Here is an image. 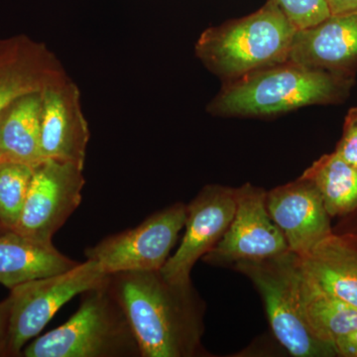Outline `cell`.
<instances>
[{
  "instance_id": "obj_1",
  "label": "cell",
  "mask_w": 357,
  "mask_h": 357,
  "mask_svg": "<svg viewBox=\"0 0 357 357\" xmlns=\"http://www.w3.org/2000/svg\"><path fill=\"white\" fill-rule=\"evenodd\" d=\"M139 347L141 357H206V304L192 281L168 280L161 270L107 276Z\"/></svg>"
},
{
  "instance_id": "obj_2",
  "label": "cell",
  "mask_w": 357,
  "mask_h": 357,
  "mask_svg": "<svg viewBox=\"0 0 357 357\" xmlns=\"http://www.w3.org/2000/svg\"><path fill=\"white\" fill-rule=\"evenodd\" d=\"M351 77L286 61L225 82L206 112L222 117H269L342 102Z\"/></svg>"
},
{
  "instance_id": "obj_3",
  "label": "cell",
  "mask_w": 357,
  "mask_h": 357,
  "mask_svg": "<svg viewBox=\"0 0 357 357\" xmlns=\"http://www.w3.org/2000/svg\"><path fill=\"white\" fill-rule=\"evenodd\" d=\"M297 28L274 0L256 13L210 27L196 43L197 57L223 82L289 60Z\"/></svg>"
},
{
  "instance_id": "obj_4",
  "label": "cell",
  "mask_w": 357,
  "mask_h": 357,
  "mask_svg": "<svg viewBox=\"0 0 357 357\" xmlns=\"http://www.w3.org/2000/svg\"><path fill=\"white\" fill-rule=\"evenodd\" d=\"M74 316L23 349L25 357H141L139 347L107 277L81 294Z\"/></svg>"
},
{
  "instance_id": "obj_5",
  "label": "cell",
  "mask_w": 357,
  "mask_h": 357,
  "mask_svg": "<svg viewBox=\"0 0 357 357\" xmlns=\"http://www.w3.org/2000/svg\"><path fill=\"white\" fill-rule=\"evenodd\" d=\"M231 268L248 277L260 294L272 333L291 356H337L335 347L319 340L305 319L300 256L288 250L258 261H239Z\"/></svg>"
},
{
  "instance_id": "obj_6",
  "label": "cell",
  "mask_w": 357,
  "mask_h": 357,
  "mask_svg": "<svg viewBox=\"0 0 357 357\" xmlns=\"http://www.w3.org/2000/svg\"><path fill=\"white\" fill-rule=\"evenodd\" d=\"M105 277L98 262L86 259L63 273L26 282L10 290L7 356H20L61 307Z\"/></svg>"
},
{
  "instance_id": "obj_7",
  "label": "cell",
  "mask_w": 357,
  "mask_h": 357,
  "mask_svg": "<svg viewBox=\"0 0 357 357\" xmlns=\"http://www.w3.org/2000/svg\"><path fill=\"white\" fill-rule=\"evenodd\" d=\"M187 204L175 203L156 211L134 229L103 239L84 251L107 275L161 270L184 229Z\"/></svg>"
},
{
  "instance_id": "obj_8",
  "label": "cell",
  "mask_w": 357,
  "mask_h": 357,
  "mask_svg": "<svg viewBox=\"0 0 357 357\" xmlns=\"http://www.w3.org/2000/svg\"><path fill=\"white\" fill-rule=\"evenodd\" d=\"M84 169L56 160L34 167L20 222L13 231L50 245L53 236L79 208L84 183Z\"/></svg>"
},
{
  "instance_id": "obj_9",
  "label": "cell",
  "mask_w": 357,
  "mask_h": 357,
  "mask_svg": "<svg viewBox=\"0 0 357 357\" xmlns=\"http://www.w3.org/2000/svg\"><path fill=\"white\" fill-rule=\"evenodd\" d=\"M236 208L225 236L204 255V263L217 267L239 261H258L290 250L266 206L267 192L246 183L236 188Z\"/></svg>"
},
{
  "instance_id": "obj_10",
  "label": "cell",
  "mask_w": 357,
  "mask_h": 357,
  "mask_svg": "<svg viewBox=\"0 0 357 357\" xmlns=\"http://www.w3.org/2000/svg\"><path fill=\"white\" fill-rule=\"evenodd\" d=\"M236 188L208 185L187 204L182 243L161 269L168 280L192 281V268L217 246L229 229L236 213Z\"/></svg>"
},
{
  "instance_id": "obj_11",
  "label": "cell",
  "mask_w": 357,
  "mask_h": 357,
  "mask_svg": "<svg viewBox=\"0 0 357 357\" xmlns=\"http://www.w3.org/2000/svg\"><path fill=\"white\" fill-rule=\"evenodd\" d=\"M41 153L84 168L89 141L88 121L82 109L81 91L66 75L41 91Z\"/></svg>"
},
{
  "instance_id": "obj_12",
  "label": "cell",
  "mask_w": 357,
  "mask_h": 357,
  "mask_svg": "<svg viewBox=\"0 0 357 357\" xmlns=\"http://www.w3.org/2000/svg\"><path fill=\"white\" fill-rule=\"evenodd\" d=\"M266 206L289 249L300 257L309 255L333 234L323 199L314 185L302 176L267 192Z\"/></svg>"
},
{
  "instance_id": "obj_13",
  "label": "cell",
  "mask_w": 357,
  "mask_h": 357,
  "mask_svg": "<svg viewBox=\"0 0 357 357\" xmlns=\"http://www.w3.org/2000/svg\"><path fill=\"white\" fill-rule=\"evenodd\" d=\"M67 75L42 42L24 34L0 39V117L18 98L41 93Z\"/></svg>"
},
{
  "instance_id": "obj_14",
  "label": "cell",
  "mask_w": 357,
  "mask_h": 357,
  "mask_svg": "<svg viewBox=\"0 0 357 357\" xmlns=\"http://www.w3.org/2000/svg\"><path fill=\"white\" fill-rule=\"evenodd\" d=\"M289 61L351 76L357 66V11L331 15L319 24L297 30Z\"/></svg>"
},
{
  "instance_id": "obj_15",
  "label": "cell",
  "mask_w": 357,
  "mask_h": 357,
  "mask_svg": "<svg viewBox=\"0 0 357 357\" xmlns=\"http://www.w3.org/2000/svg\"><path fill=\"white\" fill-rule=\"evenodd\" d=\"M304 273L319 288L357 309V236L333 232L300 257Z\"/></svg>"
},
{
  "instance_id": "obj_16",
  "label": "cell",
  "mask_w": 357,
  "mask_h": 357,
  "mask_svg": "<svg viewBox=\"0 0 357 357\" xmlns=\"http://www.w3.org/2000/svg\"><path fill=\"white\" fill-rule=\"evenodd\" d=\"M79 263L50 244H42L13 230L0 234V284L9 290L21 284L68 271Z\"/></svg>"
},
{
  "instance_id": "obj_17",
  "label": "cell",
  "mask_w": 357,
  "mask_h": 357,
  "mask_svg": "<svg viewBox=\"0 0 357 357\" xmlns=\"http://www.w3.org/2000/svg\"><path fill=\"white\" fill-rule=\"evenodd\" d=\"M41 93L14 102L0 117V161L35 167L41 153Z\"/></svg>"
},
{
  "instance_id": "obj_18",
  "label": "cell",
  "mask_w": 357,
  "mask_h": 357,
  "mask_svg": "<svg viewBox=\"0 0 357 357\" xmlns=\"http://www.w3.org/2000/svg\"><path fill=\"white\" fill-rule=\"evenodd\" d=\"M300 292L305 319L319 340L335 347L338 340L357 331L356 307L319 288L303 269Z\"/></svg>"
},
{
  "instance_id": "obj_19",
  "label": "cell",
  "mask_w": 357,
  "mask_h": 357,
  "mask_svg": "<svg viewBox=\"0 0 357 357\" xmlns=\"http://www.w3.org/2000/svg\"><path fill=\"white\" fill-rule=\"evenodd\" d=\"M302 177L316 188L331 218L357 211V168L337 152L323 155Z\"/></svg>"
},
{
  "instance_id": "obj_20",
  "label": "cell",
  "mask_w": 357,
  "mask_h": 357,
  "mask_svg": "<svg viewBox=\"0 0 357 357\" xmlns=\"http://www.w3.org/2000/svg\"><path fill=\"white\" fill-rule=\"evenodd\" d=\"M33 171L27 164L0 161V223L7 231L20 222Z\"/></svg>"
},
{
  "instance_id": "obj_21",
  "label": "cell",
  "mask_w": 357,
  "mask_h": 357,
  "mask_svg": "<svg viewBox=\"0 0 357 357\" xmlns=\"http://www.w3.org/2000/svg\"><path fill=\"white\" fill-rule=\"evenodd\" d=\"M298 30L305 29L330 17L324 0H274Z\"/></svg>"
},
{
  "instance_id": "obj_22",
  "label": "cell",
  "mask_w": 357,
  "mask_h": 357,
  "mask_svg": "<svg viewBox=\"0 0 357 357\" xmlns=\"http://www.w3.org/2000/svg\"><path fill=\"white\" fill-rule=\"evenodd\" d=\"M335 151L357 168V105L349 109L345 116L342 139Z\"/></svg>"
},
{
  "instance_id": "obj_23",
  "label": "cell",
  "mask_w": 357,
  "mask_h": 357,
  "mask_svg": "<svg viewBox=\"0 0 357 357\" xmlns=\"http://www.w3.org/2000/svg\"><path fill=\"white\" fill-rule=\"evenodd\" d=\"M10 297L0 302V357L7 356L9 314H10Z\"/></svg>"
},
{
  "instance_id": "obj_24",
  "label": "cell",
  "mask_w": 357,
  "mask_h": 357,
  "mask_svg": "<svg viewBox=\"0 0 357 357\" xmlns=\"http://www.w3.org/2000/svg\"><path fill=\"white\" fill-rule=\"evenodd\" d=\"M335 347L337 356L357 357V331L338 340Z\"/></svg>"
},
{
  "instance_id": "obj_25",
  "label": "cell",
  "mask_w": 357,
  "mask_h": 357,
  "mask_svg": "<svg viewBox=\"0 0 357 357\" xmlns=\"http://www.w3.org/2000/svg\"><path fill=\"white\" fill-rule=\"evenodd\" d=\"M331 15H338L357 11V0H324Z\"/></svg>"
},
{
  "instance_id": "obj_26",
  "label": "cell",
  "mask_w": 357,
  "mask_h": 357,
  "mask_svg": "<svg viewBox=\"0 0 357 357\" xmlns=\"http://www.w3.org/2000/svg\"><path fill=\"white\" fill-rule=\"evenodd\" d=\"M7 230L4 229V227H2L1 223H0V234H3V232H6Z\"/></svg>"
}]
</instances>
